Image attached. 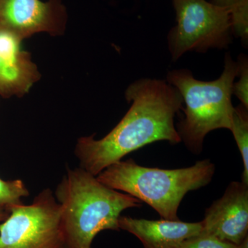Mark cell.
Returning <instances> with one entry per match:
<instances>
[{"instance_id": "obj_1", "label": "cell", "mask_w": 248, "mask_h": 248, "mask_svg": "<svg viewBox=\"0 0 248 248\" xmlns=\"http://www.w3.org/2000/svg\"><path fill=\"white\" fill-rule=\"evenodd\" d=\"M131 107L120 123L101 140L78 139L75 153L80 168L97 177L125 155L159 141L181 143L174 117L183 108L178 90L165 80L143 78L125 91Z\"/></svg>"}, {"instance_id": "obj_2", "label": "cell", "mask_w": 248, "mask_h": 248, "mask_svg": "<svg viewBox=\"0 0 248 248\" xmlns=\"http://www.w3.org/2000/svg\"><path fill=\"white\" fill-rule=\"evenodd\" d=\"M54 196L61 207L66 248H91L101 231H120L124 210L141 205V201L107 187L80 167L67 170Z\"/></svg>"}, {"instance_id": "obj_3", "label": "cell", "mask_w": 248, "mask_h": 248, "mask_svg": "<svg viewBox=\"0 0 248 248\" xmlns=\"http://www.w3.org/2000/svg\"><path fill=\"white\" fill-rule=\"evenodd\" d=\"M215 172L210 159L197 161L190 167L166 170L143 167L130 159L110 165L97 179L111 189L148 204L161 218L175 221L186 194L210 184Z\"/></svg>"}, {"instance_id": "obj_4", "label": "cell", "mask_w": 248, "mask_h": 248, "mask_svg": "<svg viewBox=\"0 0 248 248\" xmlns=\"http://www.w3.org/2000/svg\"><path fill=\"white\" fill-rule=\"evenodd\" d=\"M237 73V63L228 53L223 73L213 81L195 79L187 69L168 73V82L178 90L186 105L184 117L176 128L182 141L194 154L202 153L204 139L210 132L231 130L234 108L232 104V85Z\"/></svg>"}, {"instance_id": "obj_5", "label": "cell", "mask_w": 248, "mask_h": 248, "mask_svg": "<svg viewBox=\"0 0 248 248\" xmlns=\"http://www.w3.org/2000/svg\"><path fill=\"white\" fill-rule=\"evenodd\" d=\"M177 24L170 31L168 43L173 61L189 51L205 53L231 45L229 10L207 0H172Z\"/></svg>"}, {"instance_id": "obj_6", "label": "cell", "mask_w": 248, "mask_h": 248, "mask_svg": "<svg viewBox=\"0 0 248 248\" xmlns=\"http://www.w3.org/2000/svg\"><path fill=\"white\" fill-rule=\"evenodd\" d=\"M0 223V248H66L61 207L49 188L29 205L9 206Z\"/></svg>"}, {"instance_id": "obj_7", "label": "cell", "mask_w": 248, "mask_h": 248, "mask_svg": "<svg viewBox=\"0 0 248 248\" xmlns=\"http://www.w3.org/2000/svg\"><path fill=\"white\" fill-rule=\"evenodd\" d=\"M68 14L62 0H0V32L22 42L39 32L62 35Z\"/></svg>"}, {"instance_id": "obj_8", "label": "cell", "mask_w": 248, "mask_h": 248, "mask_svg": "<svg viewBox=\"0 0 248 248\" xmlns=\"http://www.w3.org/2000/svg\"><path fill=\"white\" fill-rule=\"evenodd\" d=\"M202 234L235 245L248 238V184L232 182L206 211Z\"/></svg>"}, {"instance_id": "obj_9", "label": "cell", "mask_w": 248, "mask_h": 248, "mask_svg": "<svg viewBox=\"0 0 248 248\" xmlns=\"http://www.w3.org/2000/svg\"><path fill=\"white\" fill-rule=\"evenodd\" d=\"M120 229L131 233L144 248H177L186 239L198 236L202 222L187 223L180 220H147L120 216Z\"/></svg>"}, {"instance_id": "obj_10", "label": "cell", "mask_w": 248, "mask_h": 248, "mask_svg": "<svg viewBox=\"0 0 248 248\" xmlns=\"http://www.w3.org/2000/svg\"><path fill=\"white\" fill-rule=\"evenodd\" d=\"M40 78L32 60L14 64L0 55V97H22Z\"/></svg>"}, {"instance_id": "obj_11", "label": "cell", "mask_w": 248, "mask_h": 248, "mask_svg": "<svg viewBox=\"0 0 248 248\" xmlns=\"http://www.w3.org/2000/svg\"><path fill=\"white\" fill-rule=\"evenodd\" d=\"M244 162L241 182L248 184V108L242 104L234 108L231 130Z\"/></svg>"}, {"instance_id": "obj_12", "label": "cell", "mask_w": 248, "mask_h": 248, "mask_svg": "<svg viewBox=\"0 0 248 248\" xmlns=\"http://www.w3.org/2000/svg\"><path fill=\"white\" fill-rule=\"evenodd\" d=\"M229 10L230 19L232 35L239 37L243 44L248 41V0H241L231 6Z\"/></svg>"}, {"instance_id": "obj_13", "label": "cell", "mask_w": 248, "mask_h": 248, "mask_svg": "<svg viewBox=\"0 0 248 248\" xmlns=\"http://www.w3.org/2000/svg\"><path fill=\"white\" fill-rule=\"evenodd\" d=\"M21 42L11 34L0 32V55L14 64L31 60L30 54L20 50Z\"/></svg>"}, {"instance_id": "obj_14", "label": "cell", "mask_w": 248, "mask_h": 248, "mask_svg": "<svg viewBox=\"0 0 248 248\" xmlns=\"http://www.w3.org/2000/svg\"><path fill=\"white\" fill-rule=\"evenodd\" d=\"M29 195L22 180L4 181L0 179V205L9 207L22 204L21 199Z\"/></svg>"}, {"instance_id": "obj_15", "label": "cell", "mask_w": 248, "mask_h": 248, "mask_svg": "<svg viewBox=\"0 0 248 248\" xmlns=\"http://www.w3.org/2000/svg\"><path fill=\"white\" fill-rule=\"evenodd\" d=\"M177 248H248V238L238 246L212 235L200 233L198 236L186 239Z\"/></svg>"}, {"instance_id": "obj_16", "label": "cell", "mask_w": 248, "mask_h": 248, "mask_svg": "<svg viewBox=\"0 0 248 248\" xmlns=\"http://www.w3.org/2000/svg\"><path fill=\"white\" fill-rule=\"evenodd\" d=\"M239 80L232 85V94L241 101V104L248 108V60L244 54H241L236 62Z\"/></svg>"}, {"instance_id": "obj_17", "label": "cell", "mask_w": 248, "mask_h": 248, "mask_svg": "<svg viewBox=\"0 0 248 248\" xmlns=\"http://www.w3.org/2000/svg\"><path fill=\"white\" fill-rule=\"evenodd\" d=\"M241 0H210L212 4L226 9H230L233 5L236 4Z\"/></svg>"}, {"instance_id": "obj_18", "label": "cell", "mask_w": 248, "mask_h": 248, "mask_svg": "<svg viewBox=\"0 0 248 248\" xmlns=\"http://www.w3.org/2000/svg\"><path fill=\"white\" fill-rule=\"evenodd\" d=\"M10 214L9 207L0 205V223L4 221Z\"/></svg>"}]
</instances>
